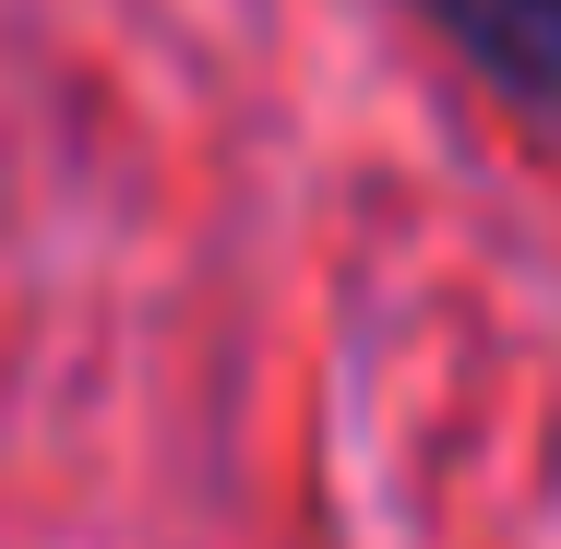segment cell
<instances>
[{
    "label": "cell",
    "instance_id": "6da1fadb",
    "mask_svg": "<svg viewBox=\"0 0 561 549\" xmlns=\"http://www.w3.org/2000/svg\"><path fill=\"white\" fill-rule=\"evenodd\" d=\"M431 24H443L514 108L561 119V0H431Z\"/></svg>",
    "mask_w": 561,
    "mask_h": 549
}]
</instances>
